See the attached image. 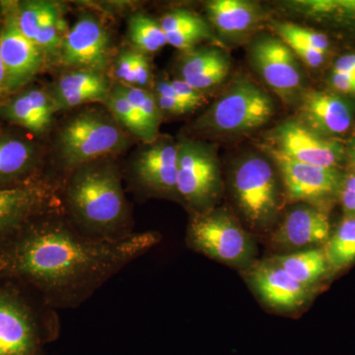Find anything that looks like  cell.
<instances>
[{
    "mask_svg": "<svg viewBox=\"0 0 355 355\" xmlns=\"http://www.w3.org/2000/svg\"><path fill=\"white\" fill-rule=\"evenodd\" d=\"M160 241L154 231L96 241L81 235L62 209L51 210L0 240V280L24 284L53 309H76Z\"/></svg>",
    "mask_w": 355,
    "mask_h": 355,
    "instance_id": "1",
    "label": "cell"
},
{
    "mask_svg": "<svg viewBox=\"0 0 355 355\" xmlns=\"http://www.w3.org/2000/svg\"><path fill=\"white\" fill-rule=\"evenodd\" d=\"M64 205L67 220L89 239L119 241L135 234L120 168L108 158L85 163L69 173Z\"/></svg>",
    "mask_w": 355,
    "mask_h": 355,
    "instance_id": "2",
    "label": "cell"
},
{
    "mask_svg": "<svg viewBox=\"0 0 355 355\" xmlns=\"http://www.w3.org/2000/svg\"><path fill=\"white\" fill-rule=\"evenodd\" d=\"M60 334L57 310L13 280H0V355H48Z\"/></svg>",
    "mask_w": 355,
    "mask_h": 355,
    "instance_id": "3",
    "label": "cell"
},
{
    "mask_svg": "<svg viewBox=\"0 0 355 355\" xmlns=\"http://www.w3.org/2000/svg\"><path fill=\"white\" fill-rule=\"evenodd\" d=\"M127 146V135L113 114L97 109L84 110L69 119L58 139L60 161L69 172Z\"/></svg>",
    "mask_w": 355,
    "mask_h": 355,
    "instance_id": "4",
    "label": "cell"
},
{
    "mask_svg": "<svg viewBox=\"0 0 355 355\" xmlns=\"http://www.w3.org/2000/svg\"><path fill=\"white\" fill-rule=\"evenodd\" d=\"M186 242L193 251L228 265H245L254 254L251 237L230 214L220 209L195 212Z\"/></svg>",
    "mask_w": 355,
    "mask_h": 355,
    "instance_id": "5",
    "label": "cell"
},
{
    "mask_svg": "<svg viewBox=\"0 0 355 355\" xmlns=\"http://www.w3.org/2000/svg\"><path fill=\"white\" fill-rule=\"evenodd\" d=\"M275 114V104L263 89L248 80L233 83L200 121L202 128L240 133L263 127Z\"/></svg>",
    "mask_w": 355,
    "mask_h": 355,
    "instance_id": "6",
    "label": "cell"
},
{
    "mask_svg": "<svg viewBox=\"0 0 355 355\" xmlns=\"http://www.w3.org/2000/svg\"><path fill=\"white\" fill-rule=\"evenodd\" d=\"M177 146L178 196L196 212L205 211L220 191L216 154L209 146L195 140H183Z\"/></svg>",
    "mask_w": 355,
    "mask_h": 355,
    "instance_id": "7",
    "label": "cell"
},
{
    "mask_svg": "<svg viewBox=\"0 0 355 355\" xmlns=\"http://www.w3.org/2000/svg\"><path fill=\"white\" fill-rule=\"evenodd\" d=\"M233 190L242 214L252 227H263L272 220L279 207V191L272 166L251 156L237 166Z\"/></svg>",
    "mask_w": 355,
    "mask_h": 355,
    "instance_id": "8",
    "label": "cell"
},
{
    "mask_svg": "<svg viewBox=\"0 0 355 355\" xmlns=\"http://www.w3.org/2000/svg\"><path fill=\"white\" fill-rule=\"evenodd\" d=\"M268 153L279 168L291 202H306L324 211L338 202L345 171L303 164L272 147H268Z\"/></svg>",
    "mask_w": 355,
    "mask_h": 355,
    "instance_id": "9",
    "label": "cell"
},
{
    "mask_svg": "<svg viewBox=\"0 0 355 355\" xmlns=\"http://www.w3.org/2000/svg\"><path fill=\"white\" fill-rule=\"evenodd\" d=\"M272 148L303 164L343 170L345 142L328 139L311 130L302 121L288 120L273 130Z\"/></svg>",
    "mask_w": 355,
    "mask_h": 355,
    "instance_id": "10",
    "label": "cell"
},
{
    "mask_svg": "<svg viewBox=\"0 0 355 355\" xmlns=\"http://www.w3.org/2000/svg\"><path fill=\"white\" fill-rule=\"evenodd\" d=\"M0 14V57L6 69L9 93L12 94L38 76L46 57L18 29L7 2L1 4Z\"/></svg>",
    "mask_w": 355,
    "mask_h": 355,
    "instance_id": "11",
    "label": "cell"
},
{
    "mask_svg": "<svg viewBox=\"0 0 355 355\" xmlns=\"http://www.w3.org/2000/svg\"><path fill=\"white\" fill-rule=\"evenodd\" d=\"M19 128L0 127V190L22 188L44 181L41 147Z\"/></svg>",
    "mask_w": 355,
    "mask_h": 355,
    "instance_id": "12",
    "label": "cell"
},
{
    "mask_svg": "<svg viewBox=\"0 0 355 355\" xmlns=\"http://www.w3.org/2000/svg\"><path fill=\"white\" fill-rule=\"evenodd\" d=\"M250 60L266 85L282 97H292L303 85L297 57L279 38L266 35L257 39Z\"/></svg>",
    "mask_w": 355,
    "mask_h": 355,
    "instance_id": "13",
    "label": "cell"
},
{
    "mask_svg": "<svg viewBox=\"0 0 355 355\" xmlns=\"http://www.w3.org/2000/svg\"><path fill=\"white\" fill-rule=\"evenodd\" d=\"M109 53L108 32L99 20L84 15L65 32L60 60L74 69L103 72L108 64Z\"/></svg>",
    "mask_w": 355,
    "mask_h": 355,
    "instance_id": "14",
    "label": "cell"
},
{
    "mask_svg": "<svg viewBox=\"0 0 355 355\" xmlns=\"http://www.w3.org/2000/svg\"><path fill=\"white\" fill-rule=\"evenodd\" d=\"M300 121L319 135L340 140L355 121V101L328 90H308L302 95Z\"/></svg>",
    "mask_w": 355,
    "mask_h": 355,
    "instance_id": "15",
    "label": "cell"
},
{
    "mask_svg": "<svg viewBox=\"0 0 355 355\" xmlns=\"http://www.w3.org/2000/svg\"><path fill=\"white\" fill-rule=\"evenodd\" d=\"M62 209L57 187L48 180L22 188L0 190V240L35 216Z\"/></svg>",
    "mask_w": 355,
    "mask_h": 355,
    "instance_id": "16",
    "label": "cell"
},
{
    "mask_svg": "<svg viewBox=\"0 0 355 355\" xmlns=\"http://www.w3.org/2000/svg\"><path fill=\"white\" fill-rule=\"evenodd\" d=\"M178 146L154 141L135 159L130 170L133 186L147 195L178 196Z\"/></svg>",
    "mask_w": 355,
    "mask_h": 355,
    "instance_id": "17",
    "label": "cell"
},
{
    "mask_svg": "<svg viewBox=\"0 0 355 355\" xmlns=\"http://www.w3.org/2000/svg\"><path fill=\"white\" fill-rule=\"evenodd\" d=\"M55 112L50 91L39 86H25L0 101V120L33 137L50 130Z\"/></svg>",
    "mask_w": 355,
    "mask_h": 355,
    "instance_id": "18",
    "label": "cell"
},
{
    "mask_svg": "<svg viewBox=\"0 0 355 355\" xmlns=\"http://www.w3.org/2000/svg\"><path fill=\"white\" fill-rule=\"evenodd\" d=\"M248 280L261 300L275 310L298 309L311 296L310 287L292 279L272 260L252 266L248 272Z\"/></svg>",
    "mask_w": 355,
    "mask_h": 355,
    "instance_id": "19",
    "label": "cell"
},
{
    "mask_svg": "<svg viewBox=\"0 0 355 355\" xmlns=\"http://www.w3.org/2000/svg\"><path fill=\"white\" fill-rule=\"evenodd\" d=\"M331 236L328 211L312 205H301L291 210L279 229L273 233L272 241L286 249H303L326 244Z\"/></svg>",
    "mask_w": 355,
    "mask_h": 355,
    "instance_id": "20",
    "label": "cell"
},
{
    "mask_svg": "<svg viewBox=\"0 0 355 355\" xmlns=\"http://www.w3.org/2000/svg\"><path fill=\"white\" fill-rule=\"evenodd\" d=\"M112 87L103 72L73 69L60 76L50 91L57 111L108 99Z\"/></svg>",
    "mask_w": 355,
    "mask_h": 355,
    "instance_id": "21",
    "label": "cell"
},
{
    "mask_svg": "<svg viewBox=\"0 0 355 355\" xmlns=\"http://www.w3.org/2000/svg\"><path fill=\"white\" fill-rule=\"evenodd\" d=\"M286 6L324 28L331 38L340 37L355 43V0H295Z\"/></svg>",
    "mask_w": 355,
    "mask_h": 355,
    "instance_id": "22",
    "label": "cell"
},
{
    "mask_svg": "<svg viewBox=\"0 0 355 355\" xmlns=\"http://www.w3.org/2000/svg\"><path fill=\"white\" fill-rule=\"evenodd\" d=\"M179 69L180 79L205 92L219 85L227 77L230 60L220 49L196 48L184 51Z\"/></svg>",
    "mask_w": 355,
    "mask_h": 355,
    "instance_id": "23",
    "label": "cell"
},
{
    "mask_svg": "<svg viewBox=\"0 0 355 355\" xmlns=\"http://www.w3.org/2000/svg\"><path fill=\"white\" fill-rule=\"evenodd\" d=\"M205 9L212 26L226 37L247 34L263 19L261 6L246 0H211Z\"/></svg>",
    "mask_w": 355,
    "mask_h": 355,
    "instance_id": "24",
    "label": "cell"
},
{
    "mask_svg": "<svg viewBox=\"0 0 355 355\" xmlns=\"http://www.w3.org/2000/svg\"><path fill=\"white\" fill-rule=\"evenodd\" d=\"M159 23L165 33L168 44L184 53L193 50L200 42L216 40L205 19L188 9L168 11Z\"/></svg>",
    "mask_w": 355,
    "mask_h": 355,
    "instance_id": "25",
    "label": "cell"
},
{
    "mask_svg": "<svg viewBox=\"0 0 355 355\" xmlns=\"http://www.w3.org/2000/svg\"><path fill=\"white\" fill-rule=\"evenodd\" d=\"M272 261L292 279L310 288L329 272L324 250L316 248L277 256Z\"/></svg>",
    "mask_w": 355,
    "mask_h": 355,
    "instance_id": "26",
    "label": "cell"
},
{
    "mask_svg": "<svg viewBox=\"0 0 355 355\" xmlns=\"http://www.w3.org/2000/svg\"><path fill=\"white\" fill-rule=\"evenodd\" d=\"M323 250L329 272H340L355 263V217L343 216Z\"/></svg>",
    "mask_w": 355,
    "mask_h": 355,
    "instance_id": "27",
    "label": "cell"
},
{
    "mask_svg": "<svg viewBox=\"0 0 355 355\" xmlns=\"http://www.w3.org/2000/svg\"><path fill=\"white\" fill-rule=\"evenodd\" d=\"M105 105L108 107L110 113L113 114L119 125L127 130V132L133 137H137L146 144L156 141L157 135L151 130L141 114L132 106V103L114 86Z\"/></svg>",
    "mask_w": 355,
    "mask_h": 355,
    "instance_id": "28",
    "label": "cell"
},
{
    "mask_svg": "<svg viewBox=\"0 0 355 355\" xmlns=\"http://www.w3.org/2000/svg\"><path fill=\"white\" fill-rule=\"evenodd\" d=\"M273 30L279 35V38L289 46H300L321 51L326 55L335 57L336 44L334 39L326 32L312 28L301 27V26L288 22H277L272 25Z\"/></svg>",
    "mask_w": 355,
    "mask_h": 355,
    "instance_id": "29",
    "label": "cell"
},
{
    "mask_svg": "<svg viewBox=\"0 0 355 355\" xmlns=\"http://www.w3.org/2000/svg\"><path fill=\"white\" fill-rule=\"evenodd\" d=\"M114 76L119 83L144 88L150 83L153 69L146 53L125 49L114 60Z\"/></svg>",
    "mask_w": 355,
    "mask_h": 355,
    "instance_id": "30",
    "label": "cell"
},
{
    "mask_svg": "<svg viewBox=\"0 0 355 355\" xmlns=\"http://www.w3.org/2000/svg\"><path fill=\"white\" fill-rule=\"evenodd\" d=\"M128 36L135 50L148 55L157 53L168 44L159 21L146 14H135L128 21Z\"/></svg>",
    "mask_w": 355,
    "mask_h": 355,
    "instance_id": "31",
    "label": "cell"
},
{
    "mask_svg": "<svg viewBox=\"0 0 355 355\" xmlns=\"http://www.w3.org/2000/svg\"><path fill=\"white\" fill-rule=\"evenodd\" d=\"M327 89L355 101V49L336 55L326 73Z\"/></svg>",
    "mask_w": 355,
    "mask_h": 355,
    "instance_id": "32",
    "label": "cell"
},
{
    "mask_svg": "<svg viewBox=\"0 0 355 355\" xmlns=\"http://www.w3.org/2000/svg\"><path fill=\"white\" fill-rule=\"evenodd\" d=\"M62 27L64 21L58 4L46 1L35 44L44 51L46 58L60 55V46L64 37Z\"/></svg>",
    "mask_w": 355,
    "mask_h": 355,
    "instance_id": "33",
    "label": "cell"
},
{
    "mask_svg": "<svg viewBox=\"0 0 355 355\" xmlns=\"http://www.w3.org/2000/svg\"><path fill=\"white\" fill-rule=\"evenodd\" d=\"M114 87L132 103V106L141 114L151 130L158 135L162 112L159 109L155 96L144 88L135 87L125 84L116 83Z\"/></svg>",
    "mask_w": 355,
    "mask_h": 355,
    "instance_id": "34",
    "label": "cell"
},
{
    "mask_svg": "<svg viewBox=\"0 0 355 355\" xmlns=\"http://www.w3.org/2000/svg\"><path fill=\"white\" fill-rule=\"evenodd\" d=\"M345 216L355 217V172L347 169L343 173L338 200Z\"/></svg>",
    "mask_w": 355,
    "mask_h": 355,
    "instance_id": "35",
    "label": "cell"
},
{
    "mask_svg": "<svg viewBox=\"0 0 355 355\" xmlns=\"http://www.w3.org/2000/svg\"><path fill=\"white\" fill-rule=\"evenodd\" d=\"M169 81L170 86L182 102L189 106L197 109L202 106L205 102V92L191 87L188 83H184L182 79H174Z\"/></svg>",
    "mask_w": 355,
    "mask_h": 355,
    "instance_id": "36",
    "label": "cell"
},
{
    "mask_svg": "<svg viewBox=\"0 0 355 355\" xmlns=\"http://www.w3.org/2000/svg\"><path fill=\"white\" fill-rule=\"evenodd\" d=\"M154 96H155L156 101H157L158 107L161 112L180 116V114H188L195 111L193 107L189 106V105L184 104L183 102L178 101L174 98L157 94H154Z\"/></svg>",
    "mask_w": 355,
    "mask_h": 355,
    "instance_id": "37",
    "label": "cell"
},
{
    "mask_svg": "<svg viewBox=\"0 0 355 355\" xmlns=\"http://www.w3.org/2000/svg\"><path fill=\"white\" fill-rule=\"evenodd\" d=\"M343 142L345 148V165H347V169L355 172V135Z\"/></svg>",
    "mask_w": 355,
    "mask_h": 355,
    "instance_id": "38",
    "label": "cell"
},
{
    "mask_svg": "<svg viewBox=\"0 0 355 355\" xmlns=\"http://www.w3.org/2000/svg\"><path fill=\"white\" fill-rule=\"evenodd\" d=\"M9 94L10 93H9L6 69L3 62H2L1 57H0V101L6 98Z\"/></svg>",
    "mask_w": 355,
    "mask_h": 355,
    "instance_id": "39",
    "label": "cell"
}]
</instances>
